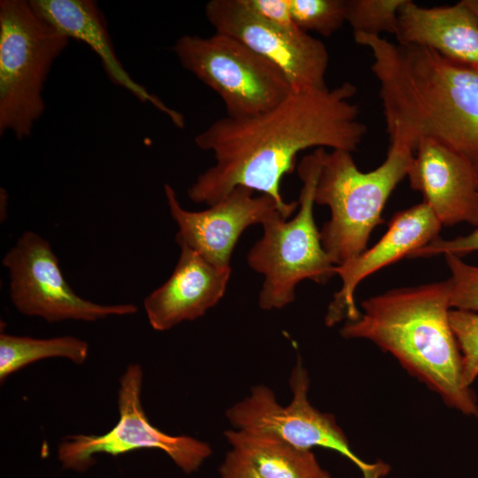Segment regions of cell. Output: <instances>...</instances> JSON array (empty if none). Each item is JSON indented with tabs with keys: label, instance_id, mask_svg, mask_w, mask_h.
Returning <instances> with one entry per match:
<instances>
[{
	"label": "cell",
	"instance_id": "obj_1",
	"mask_svg": "<svg viewBox=\"0 0 478 478\" xmlns=\"http://www.w3.org/2000/svg\"><path fill=\"white\" fill-rule=\"evenodd\" d=\"M356 93L349 81L293 91L266 112L216 120L194 137L197 147L213 153L215 164L197 178L188 197L210 206L245 187L288 206L281 182L294 171L299 152L312 147L353 152L359 146L367 127L351 102Z\"/></svg>",
	"mask_w": 478,
	"mask_h": 478
},
{
	"label": "cell",
	"instance_id": "obj_2",
	"mask_svg": "<svg viewBox=\"0 0 478 478\" xmlns=\"http://www.w3.org/2000/svg\"><path fill=\"white\" fill-rule=\"evenodd\" d=\"M353 37L372 52L389 144L414 152L435 140L478 168V69L427 48Z\"/></svg>",
	"mask_w": 478,
	"mask_h": 478
},
{
	"label": "cell",
	"instance_id": "obj_3",
	"mask_svg": "<svg viewBox=\"0 0 478 478\" xmlns=\"http://www.w3.org/2000/svg\"><path fill=\"white\" fill-rule=\"evenodd\" d=\"M449 279L389 290L362 302L356 320L340 333L390 353L449 407L478 418V402L462 377L460 351L450 324Z\"/></svg>",
	"mask_w": 478,
	"mask_h": 478
},
{
	"label": "cell",
	"instance_id": "obj_4",
	"mask_svg": "<svg viewBox=\"0 0 478 478\" xmlns=\"http://www.w3.org/2000/svg\"><path fill=\"white\" fill-rule=\"evenodd\" d=\"M343 150L325 151L314 203L327 205L330 219L320 231L322 246L335 266L362 253L392 191L407 176L414 152L389 144L386 158L370 172L360 171Z\"/></svg>",
	"mask_w": 478,
	"mask_h": 478
},
{
	"label": "cell",
	"instance_id": "obj_5",
	"mask_svg": "<svg viewBox=\"0 0 478 478\" xmlns=\"http://www.w3.org/2000/svg\"><path fill=\"white\" fill-rule=\"evenodd\" d=\"M325 151L316 149L297 166L302 187L295 217L266 220L262 237L248 253L250 267L264 276L258 296L263 310L281 309L292 303L296 288L304 280L325 283L335 275L336 266L322 246L313 218L314 191Z\"/></svg>",
	"mask_w": 478,
	"mask_h": 478
},
{
	"label": "cell",
	"instance_id": "obj_6",
	"mask_svg": "<svg viewBox=\"0 0 478 478\" xmlns=\"http://www.w3.org/2000/svg\"><path fill=\"white\" fill-rule=\"evenodd\" d=\"M69 40L29 1H0V134L30 136L45 104L42 91Z\"/></svg>",
	"mask_w": 478,
	"mask_h": 478
},
{
	"label": "cell",
	"instance_id": "obj_7",
	"mask_svg": "<svg viewBox=\"0 0 478 478\" xmlns=\"http://www.w3.org/2000/svg\"><path fill=\"white\" fill-rule=\"evenodd\" d=\"M173 51L184 69L219 95L230 118L266 112L294 91L275 65L226 34L182 35Z\"/></svg>",
	"mask_w": 478,
	"mask_h": 478
},
{
	"label": "cell",
	"instance_id": "obj_8",
	"mask_svg": "<svg viewBox=\"0 0 478 478\" xmlns=\"http://www.w3.org/2000/svg\"><path fill=\"white\" fill-rule=\"evenodd\" d=\"M289 387L292 398L285 406L270 388H251L248 396L227 410V420L234 429L274 436L300 449L333 450L354 464L363 478H383L389 473L387 463L366 462L356 455L335 417L310 403V378L300 359L291 371Z\"/></svg>",
	"mask_w": 478,
	"mask_h": 478
},
{
	"label": "cell",
	"instance_id": "obj_9",
	"mask_svg": "<svg viewBox=\"0 0 478 478\" xmlns=\"http://www.w3.org/2000/svg\"><path fill=\"white\" fill-rule=\"evenodd\" d=\"M143 373L139 364L129 365L120 379V418L108 432L73 435L62 440L58 458L65 468L82 472L94 463V456H119L139 449L164 451L185 474L196 472L212 455L211 446L189 436H172L153 426L141 401Z\"/></svg>",
	"mask_w": 478,
	"mask_h": 478
},
{
	"label": "cell",
	"instance_id": "obj_10",
	"mask_svg": "<svg viewBox=\"0 0 478 478\" xmlns=\"http://www.w3.org/2000/svg\"><path fill=\"white\" fill-rule=\"evenodd\" d=\"M3 265L9 272L12 303L24 315L54 323L96 321L137 312L133 304L101 305L77 295L66 281L49 242L33 231L19 236Z\"/></svg>",
	"mask_w": 478,
	"mask_h": 478
},
{
	"label": "cell",
	"instance_id": "obj_11",
	"mask_svg": "<svg viewBox=\"0 0 478 478\" xmlns=\"http://www.w3.org/2000/svg\"><path fill=\"white\" fill-rule=\"evenodd\" d=\"M204 12L215 32L235 38L275 65L294 91L327 88L328 53L320 40L262 20L242 0H211Z\"/></svg>",
	"mask_w": 478,
	"mask_h": 478
},
{
	"label": "cell",
	"instance_id": "obj_12",
	"mask_svg": "<svg viewBox=\"0 0 478 478\" xmlns=\"http://www.w3.org/2000/svg\"><path fill=\"white\" fill-rule=\"evenodd\" d=\"M173 220L178 226L176 242L198 252L211 263L230 266L234 248L241 235L252 225H263L275 216L289 219L298 209V201L282 206L272 197L236 187L208 209L191 212L179 203L174 189L164 185Z\"/></svg>",
	"mask_w": 478,
	"mask_h": 478
},
{
	"label": "cell",
	"instance_id": "obj_13",
	"mask_svg": "<svg viewBox=\"0 0 478 478\" xmlns=\"http://www.w3.org/2000/svg\"><path fill=\"white\" fill-rule=\"evenodd\" d=\"M441 227L425 202L396 213L386 233L373 247L335 266V272L342 286L328 307L326 325L332 327L343 319L356 320L360 315L354 298L357 286L373 273L410 257L414 251L437 238Z\"/></svg>",
	"mask_w": 478,
	"mask_h": 478
},
{
	"label": "cell",
	"instance_id": "obj_14",
	"mask_svg": "<svg viewBox=\"0 0 478 478\" xmlns=\"http://www.w3.org/2000/svg\"><path fill=\"white\" fill-rule=\"evenodd\" d=\"M406 177L442 226L478 227V168L464 157L439 142L422 140Z\"/></svg>",
	"mask_w": 478,
	"mask_h": 478
},
{
	"label": "cell",
	"instance_id": "obj_15",
	"mask_svg": "<svg viewBox=\"0 0 478 478\" xmlns=\"http://www.w3.org/2000/svg\"><path fill=\"white\" fill-rule=\"evenodd\" d=\"M171 276L143 302L151 328L166 331L197 320L223 297L231 266H216L185 244Z\"/></svg>",
	"mask_w": 478,
	"mask_h": 478
},
{
	"label": "cell",
	"instance_id": "obj_16",
	"mask_svg": "<svg viewBox=\"0 0 478 478\" xmlns=\"http://www.w3.org/2000/svg\"><path fill=\"white\" fill-rule=\"evenodd\" d=\"M34 10L68 39L81 41L99 57L112 82L122 87L143 103H150L183 128L181 113L168 107L157 96L135 81L116 56L105 18L93 0H30Z\"/></svg>",
	"mask_w": 478,
	"mask_h": 478
},
{
	"label": "cell",
	"instance_id": "obj_17",
	"mask_svg": "<svg viewBox=\"0 0 478 478\" xmlns=\"http://www.w3.org/2000/svg\"><path fill=\"white\" fill-rule=\"evenodd\" d=\"M395 35L399 44L427 48L478 69V17L463 1L428 8L405 0Z\"/></svg>",
	"mask_w": 478,
	"mask_h": 478
},
{
	"label": "cell",
	"instance_id": "obj_18",
	"mask_svg": "<svg viewBox=\"0 0 478 478\" xmlns=\"http://www.w3.org/2000/svg\"><path fill=\"white\" fill-rule=\"evenodd\" d=\"M224 436L231 449L245 457L264 478H331L311 450L267 434L233 428Z\"/></svg>",
	"mask_w": 478,
	"mask_h": 478
},
{
	"label": "cell",
	"instance_id": "obj_19",
	"mask_svg": "<svg viewBox=\"0 0 478 478\" xmlns=\"http://www.w3.org/2000/svg\"><path fill=\"white\" fill-rule=\"evenodd\" d=\"M89 354L88 343L77 337L65 335L34 338L1 333L0 382L25 366L50 358H64L81 365Z\"/></svg>",
	"mask_w": 478,
	"mask_h": 478
},
{
	"label": "cell",
	"instance_id": "obj_20",
	"mask_svg": "<svg viewBox=\"0 0 478 478\" xmlns=\"http://www.w3.org/2000/svg\"><path fill=\"white\" fill-rule=\"evenodd\" d=\"M405 0H346V22L353 36L395 35L397 13Z\"/></svg>",
	"mask_w": 478,
	"mask_h": 478
},
{
	"label": "cell",
	"instance_id": "obj_21",
	"mask_svg": "<svg viewBox=\"0 0 478 478\" xmlns=\"http://www.w3.org/2000/svg\"><path fill=\"white\" fill-rule=\"evenodd\" d=\"M292 19L305 32L329 37L346 22V0H289Z\"/></svg>",
	"mask_w": 478,
	"mask_h": 478
},
{
	"label": "cell",
	"instance_id": "obj_22",
	"mask_svg": "<svg viewBox=\"0 0 478 478\" xmlns=\"http://www.w3.org/2000/svg\"><path fill=\"white\" fill-rule=\"evenodd\" d=\"M449 319L461 355L463 381L471 387L478 377V313L451 309Z\"/></svg>",
	"mask_w": 478,
	"mask_h": 478
},
{
	"label": "cell",
	"instance_id": "obj_23",
	"mask_svg": "<svg viewBox=\"0 0 478 478\" xmlns=\"http://www.w3.org/2000/svg\"><path fill=\"white\" fill-rule=\"evenodd\" d=\"M443 256L451 271V309L478 313V266L469 265L453 254Z\"/></svg>",
	"mask_w": 478,
	"mask_h": 478
},
{
	"label": "cell",
	"instance_id": "obj_24",
	"mask_svg": "<svg viewBox=\"0 0 478 478\" xmlns=\"http://www.w3.org/2000/svg\"><path fill=\"white\" fill-rule=\"evenodd\" d=\"M478 251V227L470 234L451 239L437 237L414 251L411 258H428L436 255L453 254L459 258Z\"/></svg>",
	"mask_w": 478,
	"mask_h": 478
},
{
	"label": "cell",
	"instance_id": "obj_25",
	"mask_svg": "<svg viewBox=\"0 0 478 478\" xmlns=\"http://www.w3.org/2000/svg\"><path fill=\"white\" fill-rule=\"evenodd\" d=\"M262 20L289 31L300 29L294 22L289 0H242Z\"/></svg>",
	"mask_w": 478,
	"mask_h": 478
},
{
	"label": "cell",
	"instance_id": "obj_26",
	"mask_svg": "<svg viewBox=\"0 0 478 478\" xmlns=\"http://www.w3.org/2000/svg\"><path fill=\"white\" fill-rule=\"evenodd\" d=\"M220 478H264L243 455L231 449L220 466Z\"/></svg>",
	"mask_w": 478,
	"mask_h": 478
},
{
	"label": "cell",
	"instance_id": "obj_27",
	"mask_svg": "<svg viewBox=\"0 0 478 478\" xmlns=\"http://www.w3.org/2000/svg\"><path fill=\"white\" fill-rule=\"evenodd\" d=\"M462 1L478 17V0H462Z\"/></svg>",
	"mask_w": 478,
	"mask_h": 478
}]
</instances>
